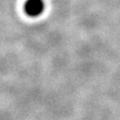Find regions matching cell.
I'll return each mask as SVG.
<instances>
[{
    "label": "cell",
    "mask_w": 120,
    "mask_h": 120,
    "mask_svg": "<svg viewBox=\"0 0 120 120\" xmlns=\"http://www.w3.org/2000/svg\"><path fill=\"white\" fill-rule=\"evenodd\" d=\"M45 9V3L43 0H26L24 10L28 16L36 17L39 16Z\"/></svg>",
    "instance_id": "6da1fadb"
}]
</instances>
